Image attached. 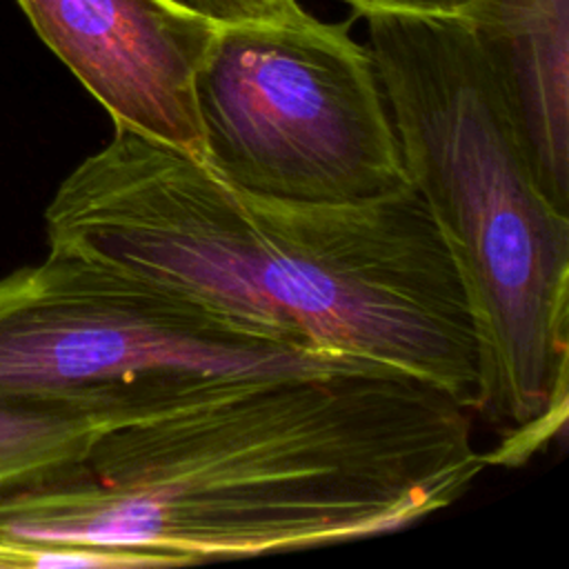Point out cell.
I'll return each instance as SVG.
<instances>
[{
    "mask_svg": "<svg viewBox=\"0 0 569 569\" xmlns=\"http://www.w3.org/2000/svg\"><path fill=\"white\" fill-rule=\"evenodd\" d=\"M189 4L218 24L276 20L300 7L296 0H189Z\"/></svg>",
    "mask_w": 569,
    "mask_h": 569,
    "instance_id": "obj_10",
    "label": "cell"
},
{
    "mask_svg": "<svg viewBox=\"0 0 569 569\" xmlns=\"http://www.w3.org/2000/svg\"><path fill=\"white\" fill-rule=\"evenodd\" d=\"M202 162L260 196L353 204L409 187L371 53L293 13L220 24L196 71Z\"/></svg>",
    "mask_w": 569,
    "mask_h": 569,
    "instance_id": "obj_4",
    "label": "cell"
},
{
    "mask_svg": "<svg viewBox=\"0 0 569 569\" xmlns=\"http://www.w3.org/2000/svg\"><path fill=\"white\" fill-rule=\"evenodd\" d=\"M382 367L307 349L49 251L0 278V398L118 413V387L171 373Z\"/></svg>",
    "mask_w": 569,
    "mask_h": 569,
    "instance_id": "obj_5",
    "label": "cell"
},
{
    "mask_svg": "<svg viewBox=\"0 0 569 569\" xmlns=\"http://www.w3.org/2000/svg\"><path fill=\"white\" fill-rule=\"evenodd\" d=\"M113 127L202 158L196 71L218 22L180 0H16Z\"/></svg>",
    "mask_w": 569,
    "mask_h": 569,
    "instance_id": "obj_6",
    "label": "cell"
},
{
    "mask_svg": "<svg viewBox=\"0 0 569 569\" xmlns=\"http://www.w3.org/2000/svg\"><path fill=\"white\" fill-rule=\"evenodd\" d=\"M356 16L462 18L478 0H342Z\"/></svg>",
    "mask_w": 569,
    "mask_h": 569,
    "instance_id": "obj_11",
    "label": "cell"
},
{
    "mask_svg": "<svg viewBox=\"0 0 569 569\" xmlns=\"http://www.w3.org/2000/svg\"><path fill=\"white\" fill-rule=\"evenodd\" d=\"M471 416L389 367L151 376L80 462L0 500V533L164 567L393 533L489 467Z\"/></svg>",
    "mask_w": 569,
    "mask_h": 569,
    "instance_id": "obj_1",
    "label": "cell"
},
{
    "mask_svg": "<svg viewBox=\"0 0 569 569\" xmlns=\"http://www.w3.org/2000/svg\"><path fill=\"white\" fill-rule=\"evenodd\" d=\"M67 567H162L151 553L33 540L0 533V569H67Z\"/></svg>",
    "mask_w": 569,
    "mask_h": 569,
    "instance_id": "obj_9",
    "label": "cell"
},
{
    "mask_svg": "<svg viewBox=\"0 0 569 569\" xmlns=\"http://www.w3.org/2000/svg\"><path fill=\"white\" fill-rule=\"evenodd\" d=\"M44 229L49 251L287 342L420 378L478 411L467 298L411 184L353 204L269 198L113 127L60 182Z\"/></svg>",
    "mask_w": 569,
    "mask_h": 569,
    "instance_id": "obj_2",
    "label": "cell"
},
{
    "mask_svg": "<svg viewBox=\"0 0 569 569\" xmlns=\"http://www.w3.org/2000/svg\"><path fill=\"white\" fill-rule=\"evenodd\" d=\"M116 420L73 405L0 398V500L69 471Z\"/></svg>",
    "mask_w": 569,
    "mask_h": 569,
    "instance_id": "obj_8",
    "label": "cell"
},
{
    "mask_svg": "<svg viewBox=\"0 0 569 569\" xmlns=\"http://www.w3.org/2000/svg\"><path fill=\"white\" fill-rule=\"evenodd\" d=\"M405 173L460 278L480 353L489 465H520L565 431L569 211L545 193L505 91L462 18L369 16Z\"/></svg>",
    "mask_w": 569,
    "mask_h": 569,
    "instance_id": "obj_3",
    "label": "cell"
},
{
    "mask_svg": "<svg viewBox=\"0 0 569 569\" xmlns=\"http://www.w3.org/2000/svg\"><path fill=\"white\" fill-rule=\"evenodd\" d=\"M462 20L505 91L545 193L569 211V0H478Z\"/></svg>",
    "mask_w": 569,
    "mask_h": 569,
    "instance_id": "obj_7",
    "label": "cell"
}]
</instances>
